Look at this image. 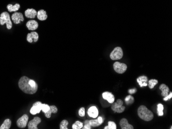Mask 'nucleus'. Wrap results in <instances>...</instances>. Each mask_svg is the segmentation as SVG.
<instances>
[{
	"mask_svg": "<svg viewBox=\"0 0 172 129\" xmlns=\"http://www.w3.org/2000/svg\"><path fill=\"white\" fill-rule=\"evenodd\" d=\"M68 122L67 120H63L60 122V129H67V126H68Z\"/></svg>",
	"mask_w": 172,
	"mask_h": 129,
	"instance_id": "obj_29",
	"label": "nucleus"
},
{
	"mask_svg": "<svg viewBox=\"0 0 172 129\" xmlns=\"http://www.w3.org/2000/svg\"><path fill=\"white\" fill-rule=\"evenodd\" d=\"M83 127V124L82 122L80 121H76L72 125L73 129H80Z\"/></svg>",
	"mask_w": 172,
	"mask_h": 129,
	"instance_id": "obj_25",
	"label": "nucleus"
},
{
	"mask_svg": "<svg viewBox=\"0 0 172 129\" xmlns=\"http://www.w3.org/2000/svg\"><path fill=\"white\" fill-rule=\"evenodd\" d=\"M20 5L19 4H16L15 5H11V4H9L7 5V8L9 12H13V11H17V10H19L20 8Z\"/></svg>",
	"mask_w": 172,
	"mask_h": 129,
	"instance_id": "obj_22",
	"label": "nucleus"
},
{
	"mask_svg": "<svg viewBox=\"0 0 172 129\" xmlns=\"http://www.w3.org/2000/svg\"><path fill=\"white\" fill-rule=\"evenodd\" d=\"M123 52L121 47H117L113 50L110 55V57L112 60H117L122 58Z\"/></svg>",
	"mask_w": 172,
	"mask_h": 129,
	"instance_id": "obj_4",
	"label": "nucleus"
},
{
	"mask_svg": "<svg viewBox=\"0 0 172 129\" xmlns=\"http://www.w3.org/2000/svg\"><path fill=\"white\" fill-rule=\"evenodd\" d=\"M102 97L104 99L106 100L110 103H112L115 101V96L111 93L105 92L102 94Z\"/></svg>",
	"mask_w": 172,
	"mask_h": 129,
	"instance_id": "obj_12",
	"label": "nucleus"
},
{
	"mask_svg": "<svg viewBox=\"0 0 172 129\" xmlns=\"http://www.w3.org/2000/svg\"><path fill=\"white\" fill-rule=\"evenodd\" d=\"M25 15L26 17L28 18L33 19L37 15V12L34 9H28L25 11Z\"/></svg>",
	"mask_w": 172,
	"mask_h": 129,
	"instance_id": "obj_17",
	"label": "nucleus"
},
{
	"mask_svg": "<svg viewBox=\"0 0 172 129\" xmlns=\"http://www.w3.org/2000/svg\"><path fill=\"white\" fill-rule=\"evenodd\" d=\"M85 126L84 127H82L83 129H91V126H90L89 124V120H86L85 122Z\"/></svg>",
	"mask_w": 172,
	"mask_h": 129,
	"instance_id": "obj_31",
	"label": "nucleus"
},
{
	"mask_svg": "<svg viewBox=\"0 0 172 129\" xmlns=\"http://www.w3.org/2000/svg\"><path fill=\"white\" fill-rule=\"evenodd\" d=\"M125 100L126 104H132L134 102V98L132 95H128L125 98Z\"/></svg>",
	"mask_w": 172,
	"mask_h": 129,
	"instance_id": "obj_27",
	"label": "nucleus"
},
{
	"mask_svg": "<svg viewBox=\"0 0 172 129\" xmlns=\"http://www.w3.org/2000/svg\"><path fill=\"white\" fill-rule=\"evenodd\" d=\"M57 112L58 109L57 107L55 106V105H51V106H50V110L45 114V117L47 118H50V117H51L52 113L56 114V113H57Z\"/></svg>",
	"mask_w": 172,
	"mask_h": 129,
	"instance_id": "obj_18",
	"label": "nucleus"
},
{
	"mask_svg": "<svg viewBox=\"0 0 172 129\" xmlns=\"http://www.w3.org/2000/svg\"><path fill=\"white\" fill-rule=\"evenodd\" d=\"M111 109L115 112L118 113H121L125 111V107L123 106V105L118 104L117 102L112 103Z\"/></svg>",
	"mask_w": 172,
	"mask_h": 129,
	"instance_id": "obj_10",
	"label": "nucleus"
},
{
	"mask_svg": "<svg viewBox=\"0 0 172 129\" xmlns=\"http://www.w3.org/2000/svg\"><path fill=\"white\" fill-rule=\"evenodd\" d=\"M6 24V27L8 30L12 28V22L10 20V15L7 12H3L0 15V24L1 25Z\"/></svg>",
	"mask_w": 172,
	"mask_h": 129,
	"instance_id": "obj_3",
	"label": "nucleus"
},
{
	"mask_svg": "<svg viewBox=\"0 0 172 129\" xmlns=\"http://www.w3.org/2000/svg\"><path fill=\"white\" fill-rule=\"evenodd\" d=\"M163 105L161 103L158 104L157 105V113H158V114L159 116H163Z\"/></svg>",
	"mask_w": 172,
	"mask_h": 129,
	"instance_id": "obj_24",
	"label": "nucleus"
},
{
	"mask_svg": "<svg viewBox=\"0 0 172 129\" xmlns=\"http://www.w3.org/2000/svg\"><path fill=\"white\" fill-rule=\"evenodd\" d=\"M50 110V106L47 104H42L41 105V110L42 111L43 113H47V112Z\"/></svg>",
	"mask_w": 172,
	"mask_h": 129,
	"instance_id": "obj_30",
	"label": "nucleus"
},
{
	"mask_svg": "<svg viewBox=\"0 0 172 129\" xmlns=\"http://www.w3.org/2000/svg\"><path fill=\"white\" fill-rule=\"evenodd\" d=\"M138 115L141 119L146 122H150L154 118L153 113L144 105H141L139 107Z\"/></svg>",
	"mask_w": 172,
	"mask_h": 129,
	"instance_id": "obj_2",
	"label": "nucleus"
},
{
	"mask_svg": "<svg viewBox=\"0 0 172 129\" xmlns=\"http://www.w3.org/2000/svg\"><path fill=\"white\" fill-rule=\"evenodd\" d=\"M137 89H130L128 91V93L130 94H135V93H136L137 92Z\"/></svg>",
	"mask_w": 172,
	"mask_h": 129,
	"instance_id": "obj_34",
	"label": "nucleus"
},
{
	"mask_svg": "<svg viewBox=\"0 0 172 129\" xmlns=\"http://www.w3.org/2000/svg\"><path fill=\"white\" fill-rule=\"evenodd\" d=\"M137 81L140 87H146L147 85L148 78L145 76H141L138 77L137 79Z\"/></svg>",
	"mask_w": 172,
	"mask_h": 129,
	"instance_id": "obj_16",
	"label": "nucleus"
},
{
	"mask_svg": "<svg viewBox=\"0 0 172 129\" xmlns=\"http://www.w3.org/2000/svg\"><path fill=\"white\" fill-rule=\"evenodd\" d=\"M78 114L80 116L84 117L85 115V108L82 107L80 109L79 111H78Z\"/></svg>",
	"mask_w": 172,
	"mask_h": 129,
	"instance_id": "obj_32",
	"label": "nucleus"
},
{
	"mask_svg": "<svg viewBox=\"0 0 172 129\" xmlns=\"http://www.w3.org/2000/svg\"><path fill=\"white\" fill-rule=\"evenodd\" d=\"M172 97V92H170V94L168 95L166 97H165V98H163V100L166 101H167L168 100H169L170 99H171Z\"/></svg>",
	"mask_w": 172,
	"mask_h": 129,
	"instance_id": "obj_33",
	"label": "nucleus"
},
{
	"mask_svg": "<svg viewBox=\"0 0 172 129\" xmlns=\"http://www.w3.org/2000/svg\"><path fill=\"white\" fill-rule=\"evenodd\" d=\"M41 122V119L39 117H35L28 124V129H37L38 125Z\"/></svg>",
	"mask_w": 172,
	"mask_h": 129,
	"instance_id": "obj_8",
	"label": "nucleus"
},
{
	"mask_svg": "<svg viewBox=\"0 0 172 129\" xmlns=\"http://www.w3.org/2000/svg\"><path fill=\"white\" fill-rule=\"evenodd\" d=\"M41 105L42 103L40 101L36 102L31 108L30 113L31 114L36 115L40 113L41 111Z\"/></svg>",
	"mask_w": 172,
	"mask_h": 129,
	"instance_id": "obj_7",
	"label": "nucleus"
},
{
	"mask_svg": "<svg viewBox=\"0 0 172 129\" xmlns=\"http://www.w3.org/2000/svg\"><path fill=\"white\" fill-rule=\"evenodd\" d=\"M113 69L118 74L124 73L127 69V65L119 62H115L113 64Z\"/></svg>",
	"mask_w": 172,
	"mask_h": 129,
	"instance_id": "obj_5",
	"label": "nucleus"
},
{
	"mask_svg": "<svg viewBox=\"0 0 172 129\" xmlns=\"http://www.w3.org/2000/svg\"><path fill=\"white\" fill-rule=\"evenodd\" d=\"M88 114L93 118H95L98 115V111L97 108L95 106L90 107L88 111Z\"/></svg>",
	"mask_w": 172,
	"mask_h": 129,
	"instance_id": "obj_13",
	"label": "nucleus"
},
{
	"mask_svg": "<svg viewBox=\"0 0 172 129\" xmlns=\"http://www.w3.org/2000/svg\"><path fill=\"white\" fill-rule=\"evenodd\" d=\"M120 126L122 129H133L134 127L132 124H130L127 119L123 118L120 120Z\"/></svg>",
	"mask_w": 172,
	"mask_h": 129,
	"instance_id": "obj_14",
	"label": "nucleus"
},
{
	"mask_svg": "<svg viewBox=\"0 0 172 129\" xmlns=\"http://www.w3.org/2000/svg\"><path fill=\"white\" fill-rule=\"evenodd\" d=\"M104 129H117V125L113 122H108V126L104 128Z\"/></svg>",
	"mask_w": 172,
	"mask_h": 129,
	"instance_id": "obj_28",
	"label": "nucleus"
},
{
	"mask_svg": "<svg viewBox=\"0 0 172 129\" xmlns=\"http://www.w3.org/2000/svg\"><path fill=\"white\" fill-rule=\"evenodd\" d=\"M11 19L15 24H19L21 22L24 21V17L22 13H15L11 16Z\"/></svg>",
	"mask_w": 172,
	"mask_h": 129,
	"instance_id": "obj_9",
	"label": "nucleus"
},
{
	"mask_svg": "<svg viewBox=\"0 0 172 129\" xmlns=\"http://www.w3.org/2000/svg\"><path fill=\"white\" fill-rule=\"evenodd\" d=\"M159 89L162 91L161 95L163 97H166L169 95V93L170 92V89L167 87V85L165 84H162L159 87Z\"/></svg>",
	"mask_w": 172,
	"mask_h": 129,
	"instance_id": "obj_19",
	"label": "nucleus"
},
{
	"mask_svg": "<svg viewBox=\"0 0 172 129\" xmlns=\"http://www.w3.org/2000/svg\"><path fill=\"white\" fill-rule=\"evenodd\" d=\"M11 124V122L9 119H5L4 122H3V124L0 127V129H10Z\"/></svg>",
	"mask_w": 172,
	"mask_h": 129,
	"instance_id": "obj_21",
	"label": "nucleus"
},
{
	"mask_svg": "<svg viewBox=\"0 0 172 129\" xmlns=\"http://www.w3.org/2000/svg\"><path fill=\"white\" fill-rule=\"evenodd\" d=\"M118 104H120V105H123V102L122 100L121 99H117V101L116 102Z\"/></svg>",
	"mask_w": 172,
	"mask_h": 129,
	"instance_id": "obj_35",
	"label": "nucleus"
},
{
	"mask_svg": "<svg viewBox=\"0 0 172 129\" xmlns=\"http://www.w3.org/2000/svg\"><path fill=\"white\" fill-rule=\"evenodd\" d=\"M39 39V36L37 32H32L28 34L27 36V41L28 42L32 43L34 42H37Z\"/></svg>",
	"mask_w": 172,
	"mask_h": 129,
	"instance_id": "obj_11",
	"label": "nucleus"
},
{
	"mask_svg": "<svg viewBox=\"0 0 172 129\" xmlns=\"http://www.w3.org/2000/svg\"><path fill=\"white\" fill-rule=\"evenodd\" d=\"M38 19L40 21H45L47 20V15L46 11L44 10H40L37 13Z\"/></svg>",
	"mask_w": 172,
	"mask_h": 129,
	"instance_id": "obj_20",
	"label": "nucleus"
},
{
	"mask_svg": "<svg viewBox=\"0 0 172 129\" xmlns=\"http://www.w3.org/2000/svg\"><path fill=\"white\" fill-rule=\"evenodd\" d=\"M158 81L157 79H150L148 81V87L150 89H153L156 85H157Z\"/></svg>",
	"mask_w": 172,
	"mask_h": 129,
	"instance_id": "obj_26",
	"label": "nucleus"
},
{
	"mask_svg": "<svg viewBox=\"0 0 172 129\" xmlns=\"http://www.w3.org/2000/svg\"><path fill=\"white\" fill-rule=\"evenodd\" d=\"M28 115H23L20 118L18 119L17 122L18 127L20 128H24L26 127V125L28 124Z\"/></svg>",
	"mask_w": 172,
	"mask_h": 129,
	"instance_id": "obj_6",
	"label": "nucleus"
},
{
	"mask_svg": "<svg viewBox=\"0 0 172 129\" xmlns=\"http://www.w3.org/2000/svg\"><path fill=\"white\" fill-rule=\"evenodd\" d=\"M26 26L29 30H35L38 28V23L35 20H30L26 23Z\"/></svg>",
	"mask_w": 172,
	"mask_h": 129,
	"instance_id": "obj_15",
	"label": "nucleus"
},
{
	"mask_svg": "<svg viewBox=\"0 0 172 129\" xmlns=\"http://www.w3.org/2000/svg\"><path fill=\"white\" fill-rule=\"evenodd\" d=\"M89 124H90V126L92 127H98V126H99L102 124H101V122H99L98 118L97 119L90 120H89Z\"/></svg>",
	"mask_w": 172,
	"mask_h": 129,
	"instance_id": "obj_23",
	"label": "nucleus"
},
{
	"mask_svg": "<svg viewBox=\"0 0 172 129\" xmlns=\"http://www.w3.org/2000/svg\"><path fill=\"white\" fill-rule=\"evenodd\" d=\"M18 85L20 89L26 94H34L37 91V83L26 76H23L20 78Z\"/></svg>",
	"mask_w": 172,
	"mask_h": 129,
	"instance_id": "obj_1",
	"label": "nucleus"
}]
</instances>
